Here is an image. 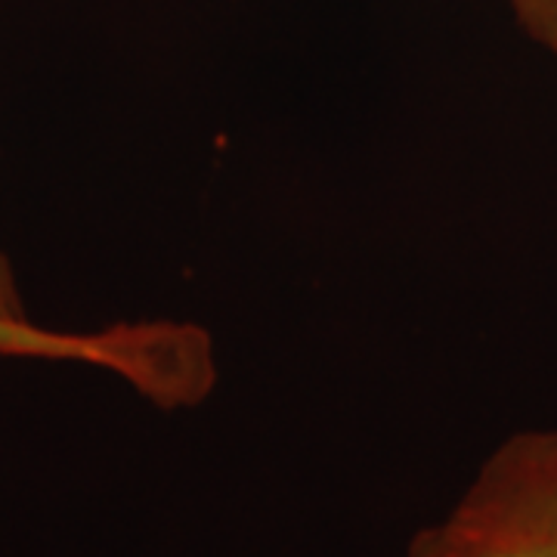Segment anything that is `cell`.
I'll return each instance as SVG.
<instances>
[{
    "label": "cell",
    "mask_w": 557,
    "mask_h": 557,
    "mask_svg": "<svg viewBox=\"0 0 557 557\" xmlns=\"http://www.w3.org/2000/svg\"><path fill=\"white\" fill-rule=\"evenodd\" d=\"M406 557H557V431H520L480 465L453 511Z\"/></svg>",
    "instance_id": "6da1fadb"
},
{
    "label": "cell",
    "mask_w": 557,
    "mask_h": 557,
    "mask_svg": "<svg viewBox=\"0 0 557 557\" xmlns=\"http://www.w3.org/2000/svg\"><path fill=\"white\" fill-rule=\"evenodd\" d=\"M0 357L81 362L127 381L159 409H193L218 384L214 341L193 322H119L100 332H57L38 322H0Z\"/></svg>",
    "instance_id": "7a4b0ae2"
},
{
    "label": "cell",
    "mask_w": 557,
    "mask_h": 557,
    "mask_svg": "<svg viewBox=\"0 0 557 557\" xmlns=\"http://www.w3.org/2000/svg\"><path fill=\"white\" fill-rule=\"evenodd\" d=\"M505 7L527 38L557 57V0H505Z\"/></svg>",
    "instance_id": "3957f363"
},
{
    "label": "cell",
    "mask_w": 557,
    "mask_h": 557,
    "mask_svg": "<svg viewBox=\"0 0 557 557\" xmlns=\"http://www.w3.org/2000/svg\"><path fill=\"white\" fill-rule=\"evenodd\" d=\"M0 322H35L28 317L16 270L3 251H0Z\"/></svg>",
    "instance_id": "277c9868"
}]
</instances>
